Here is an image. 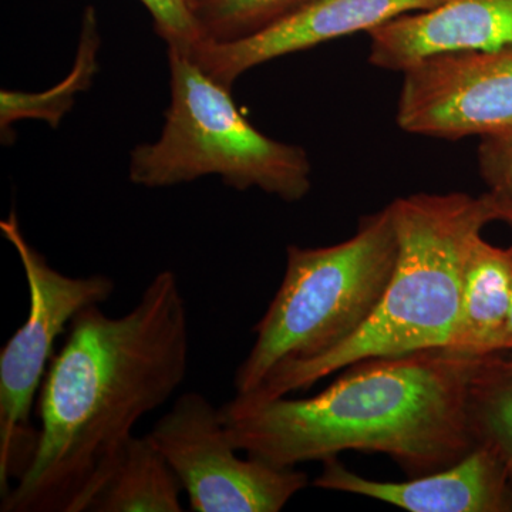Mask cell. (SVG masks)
Listing matches in <instances>:
<instances>
[{
    "label": "cell",
    "instance_id": "obj_12",
    "mask_svg": "<svg viewBox=\"0 0 512 512\" xmlns=\"http://www.w3.org/2000/svg\"><path fill=\"white\" fill-rule=\"evenodd\" d=\"M511 303L512 247H494L480 235L468 249L460 313L446 350L473 357L504 352Z\"/></svg>",
    "mask_w": 512,
    "mask_h": 512
},
{
    "label": "cell",
    "instance_id": "obj_10",
    "mask_svg": "<svg viewBox=\"0 0 512 512\" xmlns=\"http://www.w3.org/2000/svg\"><path fill=\"white\" fill-rule=\"evenodd\" d=\"M315 487L363 495L410 512H512V483L504 461L477 444L453 466L402 483L369 480L340 464L323 460Z\"/></svg>",
    "mask_w": 512,
    "mask_h": 512
},
{
    "label": "cell",
    "instance_id": "obj_5",
    "mask_svg": "<svg viewBox=\"0 0 512 512\" xmlns=\"http://www.w3.org/2000/svg\"><path fill=\"white\" fill-rule=\"evenodd\" d=\"M171 101L161 136L131 151L133 184L165 188L218 175L235 190H258L288 202L311 190L303 148L266 137L242 116L231 89L187 53L168 49Z\"/></svg>",
    "mask_w": 512,
    "mask_h": 512
},
{
    "label": "cell",
    "instance_id": "obj_18",
    "mask_svg": "<svg viewBox=\"0 0 512 512\" xmlns=\"http://www.w3.org/2000/svg\"><path fill=\"white\" fill-rule=\"evenodd\" d=\"M478 168L495 200L512 202V128L481 138Z\"/></svg>",
    "mask_w": 512,
    "mask_h": 512
},
{
    "label": "cell",
    "instance_id": "obj_17",
    "mask_svg": "<svg viewBox=\"0 0 512 512\" xmlns=\"http://www.w3.org/2000/svg\"><path fill=\"white\" fill-rule=\"evenodd\" d=\"M154 19L157 32L167 42L168 49L190 55L204 42L200 22L191 0H140Z\"/></svg>",
    "mask_w": 512,
    "mask_h": 512
},
{
    "label": "cell",
    "instance_id": "obj_21",
    "mask_svg": "<svg viewBox=\"0 0 512 512\" xmlns=\"http://www.w3.org/2000/svg\"><path fill=\"white\" fill-rule=\"evenodd\" d=\"M197 2V0H191L192 8H194V3Z\"/></svg>",
    "mask_w": 512,
    "mask_h": 512
},
{
    "label": "cell",
    "instance_id": "obj_2",
    "mask_svg": "<svg viewBox=\"0 0 512 512\" xmlns=\"http://www.w3.org/2000/svg\"><path fill=\"white\" fill-rule=\"evenodd\" d=\"M477 359L433 349L362 360L306 399L235 396L220 407L222 421L238 451L275 467L363 451L424 476L477 446L468 412Z\"/></svg>",
    "mask_w": 512,
    "mask_h": 512
},
{
    "label": "cell",
    "instance_id": "obj_15",
    "mask_svg": "<svg viewBox=\"0 0 512 512\" xmlns=\"http://www.w3.org/2000/svg\"><path fill=\"white\" fill-rule=\"evenodd\" d=\"M478 357L468 389V412L477 444L493 448L512 483V352Z\"/></svg>",
    "mask_w": 512,
    "mask_h": 512
},
{
    "label": "cell",
    "instance_id": "obj_1",
    "mask_svg": "<svg viewBox=\"0 0 512 512\" xmlns=\"http://www.w3.org/2000/svg\"><path fill=\"white\" fill-rule=\"evenodd\" d=\"M190 325L173 271L151 279L137 305L111 318L77 313L39 396V443L3 512H82L109 478L137 421L183 384Z\"/></svg>",
    "mask_w": 512,
    "mask_h": 512
},
{
    "label": "cell",
    "instance_id": "obj_16",
    "mask_svg": "<svg viewBox=\"0 0 512 512\" xmlns=\"http://www.w3.org/2000/svg\"><path fill=\"white\" fill-rule=\"evenodd\" d=\"M311 0H197L204 42L242 39L274 25Z\"/></svg>",
    "mask_w": 512,
    "mask_h": 512
},
{
    "label": "cell",
    "instance_id": "obj_13",
    "mask_svg": "<svg viewBox=\"0 0 512 512\" xmlns=\"http://www.w3.org/2000/svg\"><path fill=\"white\" fill-rule=\"evenodd\" d=\"M181 485L150 436H131L90 504L94 512H181Z\"/></svg>",
    "mask_w": 512,
    "mask_h": 512
},
{
    "label": "cell",
    "instance_id": "obj_14",
    "mask_svg": "<svg viewBox=\"0 0 512 512\" xmlns=\"http://www.w3.org/2000/svg\"><path fill=\"white\" fill-rule=\"evenodd\" d=\"M100 36L97 16L92 8L84 13L82 36L76 60L66 79L53 89L42 93H23L2 90L0 93V128L8 133L20 120L45 121L52 128L72 109L80 93L92 86L99 70Z\"/></svg>",
    "mask_w": 512,
    "mask_h": 512
},
{
    "label": "cell",
    "instance_id": "obj_20",
    "mask_svg": "<svg viewBox=\"0 0 512 512\" xmlns=\"http://www.w3.org/2000/svg\"><path fill=\"white\" fill-rule=\"evenodd\" d=\"M504 352H512V303L510 316H508L507 329H505Z\"/></svg>",
    "mask_w": 512,
    "mask_h": 512
},
{
    "label": "cell",
    "instance_id": "obj_3",
    "mask_svg": "<svg viewBox=\"0 0 512 512\" xmlns=\"http://www.w3.org/2000/svg\"><path fill=\"white\" fill-rule=\"evenodd\" d=\"M396 266L382 301L362 329L325 355L276 367L247 399L272 400L311 389L346 367L421 350L447 349L460 313L468 249L495 217L488 192L414 194L392 204Z\"/></svg>",
    "mask_w": 512,
    "mask_h": 512
},
{
    "label": "cell",
    "instance_id": "obj_7",
    "mask_svg": "<svg viewBox=\"0 0 512 512\" xmlns=\"http://www.w3.org/2000/svg\"><path fill=\"white\" fill-rule=\"evenodd\" d=\"M173 468L195 512H279L308 485L295 467L238 457L217 409L181 394L148 434Z\"/></svg>",
    "mask_w": 512,
    "mask_h": 512
},
{
    "label": "cell",
    "instance_id": "obj_6",
    "mask_svg": "<svg viewBox=\"0 0 512 512\" xmlns=\"http://www.w3.org/2000/svg\"><path fill=\"white\" fill-rule=\"evenodd\" d=\"M15 248L29 288V315L0 352V494L28 470L39 443L32 407L55 356L57 339L77 313L109 301L113 279L69 276L57 271L26 239L16 212L0 221Z\"/></svg>",
    "mask_w": 512,
    "mask_h": 512
},
{
    "label": "cell",
    "instance_id": "obj_19",
    "mask_svg": "<svg viewBox=\"0 0 512 512\" xmlns=\"http://www.w3.org/2000/svg\"><path fill=\"white\" fill-rule=\"evenodd\" d=\"M491 197H493V195H491ZM494 204L497 221L504 222V224H507L508 227L512 229V202L498 201L494 198Z\"/></svg>",
    "mask_w": 512,
    "mask_h": 512
},
{
    "label": "cell",
    "instance_id": "obj_9",
    "mask_svg": "<svg viewBox=\"0 0 512 512\" xmlns=\"http://www.w3.org/2000/svg\"><path fill=\"white\" fill-rule=\"evenodd\" d=\"M441 2L444 0H311L254 35L229 42H202L190 56L212 79L231 89L242 74L256 66L339 37L369 33L404 13L431 9Z\"/></svg>",
    "mask_w": 512,
    "mask_h": 512
},
{
    "label": "cell",
    "instance_id": "obj_8",
    "mask_svg": "<svg viewBox=\"0 0 512 512\" xmlns=\"http://www.w3.org/2000/svg\"><path fill=\"white\" fill-rule=\"evenodd\" d=\"M397 126L460 140L512 128V47L427 57L403 70Z\"/></svg>",
    "mask_w": 512,
    "mask_h": 512
},
{
    "label": "cell",
    "instance_id": "obj_4",
    "mask_svg": "<svg viewBox=\"0 0 512 512\" xmlns=\"http://www.w3.org/2000/svg\"><path fill=\"white\" fill-rule=\"evenodd\" d=\"M397 252L390 205L363 217L348 241L288 247L284 281L235 373L237 396L254 393L276 367L325 355L352 338L382 301Z\"/></svg>",
    "mask_w": 512,
    "mask_h": 512
},
{
    "label": "cell",
    "instance_id": "obj_11",
    "mask_svg": "<svg viewBox=\"0 0 512 512\" xmlns=\"http://www.w3.org/2000/svg\"><path fill=\"white\" fill-rule=\"evenodd\" d=\"M369 62L392 72L444 53L512 47V0H444L367 33Z\"/></svg>",
    "mask_w": 512,
    "mask_h": 512
}]
</instances>
